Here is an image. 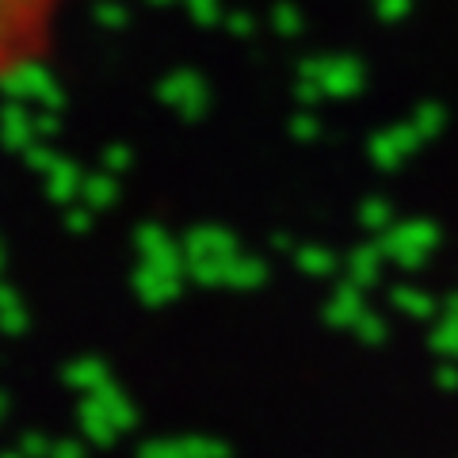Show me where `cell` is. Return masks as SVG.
Masks as SVG:
<instances>
[{
  "label": "cell",
  "mask_w": 458,
  "mask_h": 458,
  "mask_svg": "<svg viewBox=\"0 0 458 458\" xmlns=\"http://www.w3.org/2000/svg\"><path fill=\"white\" fill-rule=\"evenodd\" d=\"M65 0H0V84L47 57Z\"/></svg>",
  "instance_id": "1"
}]
</instances>
